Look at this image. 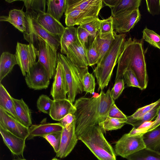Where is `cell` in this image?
Wrapping results in <instances>:
<instances>
[{"label":"cell","instance_id":"40","mask_svg":"<svg viewBox=\"0 0 160 160\" xmlns=\"http://www.w3.org/2000/svg\"><path fill=\"white\" fill-rule=\"evenodd\" d=\"M113 17L111 16L108 18L101 20V27L99 32V36L103 38L113 33Z\"/></svg>","mask_w":160,"mask_h":160},{"label":"cell","instance_id":"21","mask_svg":"<svg viewBox=\"0 0 160 160\" xmlns=\"http://www.w3.org/2000/svg\"><path fill=\"white\" fill-rule=\"evenodd\" d=\"M63 127L60 122H46V118H44L39 124H32L29 128V135L28 139L35 137H43L44 136L55 132H62Z\"/></svg>","mask_w":160,"mask_h":160},{"label":"cell","instance_id":"52","mask_svg":"<svg viewBox=\"0 0 160 160\" xmlns=\"http://www.w3.org/2000/svg\"><path fill=\"white\" fill-rule=\"evenodd\" d=\"M51 160H60L59 159H58V158H53Z\"/></svg>","mask_w":160,"mask_h":160},{"label":"cell","instance_id":"11","mask_svg":"<svg viewBox=\"0 0 160 160\" xmlns=\"http://www.w3.org/2000/svg\"><path fill=\"white\" fill-rule=\"evenodd\" d=\"M0 126L20 138L26 139L29 135V128L0 108Z\"/></svg>","mask_w":160,"mask_h":160},{"label":"cell","instance_id":"33","mask_svg":"<svg viewBox=\"0 0 160 160\" xmlns=\"http://www.w3.org/2000/svg\"><path fill=\"white\" fill-rule=\"evenodd\" d=\"M160 107V103L141 117L136 119L127 120L126 123L132 125L137 128L146 121H151L157 116L158 111Z\"/></svg>","mask_w":160,"mask_h":160},{"label":"cell","instance_id":"20","mask_svg":"<svg viewBox=\"0 0 160 160\" xmlns=\"http://www.w3.org/2000/svg\"><path fill=\"white\" fill-rule=\"evenodd\" d=\"M76 110L74 104L68 98L54 100L49 115L52 119L59 121L69 113L74 114Z\"/></svg>","mask_w":160,"mask_h":160},{"label":"cell","instance_id":"35","mask_svg":"<svg viewBox=\"0 0 160 160\" xmlns=\"http://www.w3.org/2000/svg\"><path fill=\"white\" fill-rule=\"evenodd\" d=\"M88 66H92L97 64L99 57L97 44V36L91 42L87 49Z\"/></svg>","mask_w":160,"mask_h":160},{"label":"cell","instance_id":"1","mask_svg":"<svg viewBox=\"0 0 160 160\" xmlns=\"http://www.w3.org/2000/svg\"><path fill=\"white\" fill-rule=\"evenodd\" d=\"M114 101L110 89L105 93L101 91L100 94L95 96L82 97L76 100L74 105L76 109L74 115L77 137L89 128L100 126L108 117Z\"/></svg>","mask_w":160,"mask_h":160},{"label":"cell","instance_id":"48","mask_svg":"<svg viewBox=\"0 0 160 160\" xmlns=\"http://www.w3.org/2000/svg\"><path fill=\"white\" fill-rule=\"evenodd\" d=\"M75 119L74 114L69 113L61 119L59 122L63 128L70 125Z\"/></svg>","mask_w":160,"mask_h":160},{"label":"cell","instance_id":"9","mask_svg":"<svg viewBox=\"0 0 160 160\" xmlns=\"http://www.w3.org/2000/svg\"><path fill=\"white\" fill-rule=\"evenodd\" d=\"M142 136H129L128 133L123 135L115 144L116 155L127 158L130 155L146 148Z\"/></svg>","mask_w":160,"mask_h":160},{"label":"cell","instance_id":"5","mask_svg":"<svg viewBox=\"0 0 160 160\" xmlns=\"http://www.w3.org/2000/svg\"><path fill=\"white\" fill-rule=\"evenodd\" d=\"M58 61L62 64L69 87L68 99L73 103L77 94L83 91L82 80L88 68H81L73 64L66 56L58 53Z\"/></svg>","mask_w":160,"mask_h":160},{"label":"cell","instance_id":"23","mask_svg":"<svg viewBox=\"0 0 160 160\" xmlns=\"http://www.w3.org/2000/svg\"><path fill=\"white\" fill-rule=\"evenodd\" d=\"M37 20L47 31L54 36L61 38L65 28L60 22L58 21L46 12L38 14Z\"/></svg>","mask_w":160,"mask_h":160},{"label":"cell","instance_id":"8","mask_svg":"<svg viewBox=\"0 0 160 160\" xmlns=\"http://www.w3.org/2000/svg\"><path fill=\"white\" fill-rule=\"evenodd\" d=\"M15 54L22 74L25 77L37 62L38 49L32 44H26L18 42Z\"/></svg>","mask_w":160,"mask_h":160},{"label":"cell","instance_id":"4","mask_svg":"<svg viewBox=\"0 0 160 160\" xmlns=\"http://www.w3.org/2000/svg\"><path fill=\"white\" fill-rule=\"evenodd\" d=\"M98 160H116V154L105 138L100 127L89 128L78 137Z\"/></svg>","mask_w":160,"mask_h":160},{"label":"cell","instance_id":"10","mask_svg":"<svg viewBox=\"0 0 160 160\" xmlns=\"http://www.w3.org/2000/svg\"><path fill=\"white\" fill-rule=\"evenodd\" d=\"M50 79L47 71L38 61L29 69L25 77L26 82L28 87L35 90L47 88Z\"/></svg>","mask_w":160,"mask_h":160},{"label":"cell","instance_id":"27","mask_svg":"<svg viewBox=\"0 0 160 160\" xmlns=\"http://www.w3.org/2000/svg\"><path fill=\"white\" fill-rule=\"evenodd\" d=\"M0 108L18 119L13 98L1 83L0 84Z\"/></svg>","mask_w":160,"mask_h":160},{"label":"cell","instance_id":"26","mask_svg":"<svg viewBox=\"0 0 160 160\" xmlns=\"http://www.w3.org/2000/svg\"><path fill=\"white\" fill-rule=\"evenodd\" d=\"M47 9L46 13L59 22L64 12L66 6V0H48Z\"/></svg>","mask_w":160,"mask_h":160},{"label":"cell","instance_id":"18","mask_svg":"<svg viewBox=\"0 0 160 160\" xmlns=\"http://www.w3.org/2000/svg\"><path fill=\"white\" fill-rule=\"evenodd\" d=\"M0 21L10 23L22 33L23 36L28 34V23L26 14L22 9H14L10 10L8 16H0Z\"/></svg>","mask_w":160,"mask_h":160},{"label":"cell","instance_id":"14","mask_svg":"<svg viewBox=\"0 0 160 160\" xmlns=\"http://www.w3.org/2000/svg\"><path fill=\"white\" fill-rule=\"evenodd\" d=\"M50 94L53 100L67 99L69 87L62 63L58 61Z\"/></svg>","mask_w":160,"mask_h":160},{"label":"cell","instance_id":"44","mask_svg":"<svg viewBox=\"0 0 160 160\" xmlns=\"http://www.w3.org/2000/svg\"><path fill=\"white\" fill-rule=\"evenodd\" d=\"M78 39L81 44L87 49L90 43L94 38L91 37L89 33L85 29L78 26L77 28Z\"/></svg>","mask_w":160,"mask_h":160},{"label":"cell","instance_id":"41","mask_svg":"<svg viewBox=\"0 0 160 160\" xmlns=\"http://www.w3.org/2000/svg\"><path fill=\"white\" fill-rule=\"evenodd\" d=\"M61 135L62 132H59L51 133L43 137L52 146L56 153L58 152L59 149Z\"/></svg>","mask_w":160,"mask_h":160},{"label":"cell","instance_id":"13","mask_svg":"<svg viewBox=\"0 0 160 160\" xmlns=\"http://www.w3.org/2000/svg\"><path fill=\"white\" fill-rule=\"evenodd\" d=\"M112 17L113 30L122 34L132 28L140 20L141 15L138 9Z\"/></svg>","mask_w":160,"mask_h":160},{"label":"cell","instance_id":"32","mask_svg":"<svg viewBox=\"0 0 160 160\" xmlns=\"http://www.w3.org/2000/svg\"><path fill=\"white\" fill-rule=\"evenodd\" d=\"M25 6L26 12L37 14L45 13L46 0H22Z\"/></svg>","mask_w":160,"mask_h":160},{"label":"cell","instance_id":"17","mask_svg":"<svg viewBox=\"0 0 160 160\" xmlns=\"http://www.w3.org/2000/svg\"><path fill=\"white\" fill-rule=\"evenodd\" d=\"M0 132L3 141L14 155L23 156L26 139L20 138L0 126Z\"/></svg>","mask_w":160,"mask_h":160},{"label":"cell","instance_id":"46","mask_svg":"<svg viewBox=\"0 0 160 160\" xmlns=\"http://www.w3.org/2000/svg\"><path fill=\"white\" fill-rule=\"evenodd\" d=\"M148 11L152 15L160 14V0L146 1Z\"/></svg>","mask_w":160,"mask_h":160},{"label":"cell","instance_id":"30","mask_svg":"<svg viewBox=\"0 0 160 160\" xmlns=\"http://www.w3.org/2000/svg\"><path fill=\"white\" fill-rule=\"evenodd\" d=\"M146 147L160 153V127L144 134Z\"/></svg>","mask_w":160,"mask_h":160},{"label":"cell","instance_id":"45","mask_svg":"<svg viewBox=\"0 0 160 160\" xmlns=\"http://www.w3.org/2000/svg\"><path fill=\"white\" fill-rule=\"evenodd\" d=\"M124 88V83L123 78L118 79L115 81L114 85L110 90L111 96L115 101L118 98Z\"/></svg>","mask_w":160,"mask_h":160},{"label":"cell","instance_id":"2","mask_svg":"<svg viewBox=\"0 0 160 160\" xmlns=\"http://www.w3.org/2000/svg\"><path fill=\"white\" fill-rule=\"evenodd\" d=\"M117 63L115 81L122 78L126 71L130 68L135 73L140 89L142 90L147 88L148 77L143 43L141 41L131 38L125 40Z\"/></svg>","mask_w":160,"mask_h":160},{"label":"cell","instance_id":"37","mask_svg":"<svg viewBox=\"0 0 160 160\" xmlns=\"http://www.w3.org/2000/svg\"><path fill=\"white\" fill-rule=\"evenodd\" d=\"M143 39L151 45L160 49V36L147 28L142 31Z\"/></svg>","mask_w":160,"mask_h":160},{"label":"cell","instance_id":"49","mask_svg":"<svg viewBox=\"0 0 160 160\" xmlns=\"http://www.w3.org/2000/svg\"><path fill=\"white\" fill-rule=\"evenodd\" d=\"M160 126V107L158 111L157 117L152 126L149 129L148 132H150Z\"/></svg>","mask_w":160,"mask_h":160},{"label":"cell","instance_id":"22","mask_svg":"<svg viewBox=\"0 0 160 160\" xmlns=\"http://www.w3.org/2000/svg\"><path fill=\"white\" fill-rule=\"evenodd\" d=\"M67 8L76 9L98 15L102 0H66Z\"/></svg>","mask_w":160,"mask_h":160},{"label":"cell","instance_id":"29","mask_svg":"<svg viewBox=\"0 0 160 160\" xmlns=\"http://www.w3.org/2000/svg\"><path fill=\"white\" fill-rule=\"evenodd\" d=\"M78 39L77 28L67 27L60 40L61 52L62 54L66 55L69 46L76 42Z\"/></svg>","mask_w":160,"mask_h":160},{"label":"cell","instance_id":"31","mask_svg":"<svg viewBox=\"0 0 160 160\" xmlns=\"http://www.w3.org/2000/svg\"><path fill=\"white\" fill-rule=\"evenodd\" d=\"M128 160H160V153L148 148L130 155Z\"/></svg>","mask_w":160,"mask_h":160},{"label":"cell","instance_id":"50","mask_svg":"<svg viewBox=\"0 0 160 160\" xmlns=\"http://www.w3.org/2000/svg\"><path fill=\"white\" fill-rule=\"evenodd\" d=\"M13 160H27L26 159L20 158H18L16 159H15Z\"/></svg>","mask_w":160,"mask_h":160},{"label":"cell","instance_id":"25","mask_svg":"<svg viewBox=\"0 0 160 160\" xmlns=\"http://www.w3.org/2000/svg\"><path fill=\"white\" fill-rule=\"evenodd\" d=\"M18 64L15 54L8 52H3L0 58V82L12 70L15 65Z\"/></svg>","mask_w":160,"mask_h":160},{"label":"cell","instance_id":"24","mask_svg":"<svg viewBox=\"0 0 160 160\" xmlns=\"http://www.w3.org/2000/svg\"><path fill=\"white\" fill-rule=\"evenodd\" d=\"M16 116L18 120L26 127L32 125L31 113L28 107L22 98H13Z\"/></svg>","mask_w":160,"mask_h":160},{"label":"cell","instance_id":"34","mask_svg":"<svg viewBox=\"0 0 160 160\" xmlns=\"http://www.w3.org/2000/svg\"><path fill=\"white\" fill-rule=\"evenodd\" d=\"M127 120L108 117L99 126L104 131L116 130L120 129L126 124Z\"/></svg>","mask_w":160,"mask_h":160},{"label":"cell","instance_id":"42","mask_svg":"<svg viewBox=\"0 0 160 160\" xmlns=\"http://www.w3.org/2000/svg\"><path fill=\"white\" fill-rule=\"evenodd\" d=\"M160 103V98L156 101L138 109L132 115L127 117V120L136 119L142 117Z\"/></svg>","mask_w":160,"mask_h":160},{"label":"cell","instance_id":"19","mask_svg":"<svg viewBox=\"0 0 160 160\" xmlns=\"http://www.w3.org/2000/svg\"><path fill=\"white\" fill-rule=\"evenodd\" d=\"M141 0H107L105 4L111 10L112 17L138 9Z\"/></svg>","mask_w":160,"mask_h":160},{"label":"cell","instance_id":"7","mask_svg":"<svg viewBox=\"0 0 160 160\" xmlns=\"http://www.w3.org/2000/svg\"><path fill=\"white\" fill-rule=\"evenodd\" d=\"M33 44L38 48V61L45 68L51 79L55 74L58 61L57 51L39 38L34 41Z\"/></svg>","mask_w":160,"mask_h":160},{"label":"cell","instance_id":"16","mask_svg":"<svg viewBox=\"0 0 160 160\" xmlns=\"http://www.w3.org/2000/svg\"><path fill=\"white\" fill-rule=\"evenodd\" d=\"M98 15L76 9L66 8L65 12V23L67 27L81 25L95 18Z\"/></svg>","mask_w":160,"mask_h":160},{"label":"cell","instance_id":"51","mask_svg":"<svg viewBox=\"0 0 160 160\" xmlns=\"http://www.w3.org/2000/svg\"><path fill=\"white\" fill-rule=\"evenodd\" d=\"M16 1V0H6V1L8 2V3H11L14 1Z\"/></svg>","mask_w":160,"mask_h":160},{"label":"cell","instance_id":"3","mask_svg":"<svg viewBox=\"0 0 160 160\" xmlns=\"http://www.w3.org/2000/svg\"><path fill=\"white\" fill-rule=\"evenodd\" d=\"M126 36L125 34H116L115 39L110 49L93 70L98 85V91H103L108 86Z\"/></svg>","mask_w":160,"mask_h":160},{"label":"cell","instance_id":"36","mask_svg":"<svg viewBox=\"0 0 160 160\" xmlns=\"http://www.w3.org/2000/svg\"><path fill=\"white\" fill-rule=\"evenodd\" d=\"M101 24V20L95 18L79 26L86 30L91 38H94L100 31Z\"/></svg>","mask_w":160,"mask_h":160},{"label":"cell","instance_id":"47","mask_svg":"<svg viewBox=\"0 0 160 160\" xmlns=\"http://www.w3.org/2000/svg\"><path fill=\"white\" fill-rule=\"evenodd\" d=\"M108 117L118 119L127 120V117L117 107L115 103L111 108Z\"/></svg>","mask_w":160,"mask_h":160},{"label":"cell","instance_id":"15","mask_svg":"<svg viewBox=\"0 0 160 160\" xmlns=\"http://www.w3.org/2000/svg\"><path fill=\"white\" fill-rule=\"evenodd\" d=\"M66 55L67 58L77 66L81 68H88L87 49L81 44L78 39L69 46Z\"/></svg>","mask_w":160,"mask_h":160},{"label":"cell","instance_id":"39","mask_svg":"<svg viewBox=\"0 0 160 160\" xmlns=\"http://www.w3.org/2000/svg\"><path fill=\"white\" fill-rule=\"evenodd\" d=\"M82 82L83 91L86 92V94L89 93L93 94L96 83L95 78L93 74L88 71L83 76Z\"/></svg>","mask_w":160,"mask_h":160},{"label":"cell","instance_id":"38","mask_svg":"<svg viewBox=\"0 0 160 160\" xmlns=\"http://www.w3.org/2000/svg\"><path fill=\"white\" fill-rule=\"evenodd\" d=\"M53 101L46 95H41L37 102L38 109L44 113L49 114Z\"/></svg>","mask_w":160,"mask_h":160},{"label":"cell","instance_id":"12","mask_svg":"<svg viewBox=\"0 0 160 160\" xmlns=\"http://www.w3.org/2000/svg\"><path fill=\"white\" fill-rule=\"evenodd\" d=\"M78 139L75 132V119L69 126L63 128L60 147L56 156L60 158L67 157L77 143Z\"/></svg>","mask_w":160,"mask_h":160},{"label":"cell","instance_id":"28","mask_svg":"<svg viewBox=\"0 0 160 160\" xmlns=\"http://www.w3.org/2000/svg\"><path fill=\"white\" fill-rule=\"evenodd\" d=\"M116 34L114 31L113 33L104 38H100L99 36V32L98 33L97 35V44L99 57L97 64L100 62L110 49L115 39Z\"/></svg>","mask_w":160,"mask_h":160},{"label":"cell","instance_id":"43","mask_svg":"<svg viewBox=\"0 0 160 160\" xmlns=\"http://www.w3.org/2000/svg\"><path fill=\"white\" fill-rule=\"evenodd\" d=\"M123 77L124 82L128 87H132L140 89L139 83L133 71L130 68H128L124 72Z\"/></svg>","mask_w":160,"mask_h":160},{"label":"cell","instance_id":"6","mask_svg":"<svg viewBox=\"0 0 160 160\" xmlns=\"http://www.w3.org/2000/svg\"><path fill=\"white\" fill-rule=\"evenodd\" d=\"M25 13L28 23V33L24 36V38L29 43L33 44L37 38H40L57 51L60 45V38L48 32L39 23L37 20V14L26 12Z\"/></svg>","mask_w":160,"mask_h":160}]
</instances>
